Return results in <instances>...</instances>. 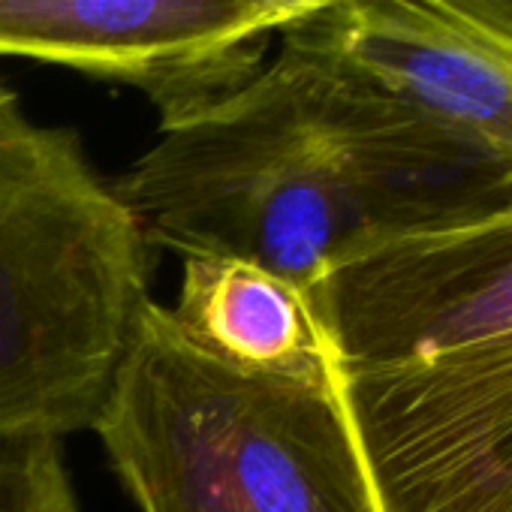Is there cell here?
<instances>
[{
    "mask_svg": "<svg viewBox=\"0 0 512 512\" xmlns=\"http://www.w3.org/2000/svg\"><path fill=\"white\" fill-rule=\"evenodd\" d=\"M112 190L151 247L250 263L305 293L365 244L512 205L485 151L290 31L244 85L160 124Z\"/></svg>",
    "mask_w": 512,
    "mask_h": 512,
    "instance_id": "6da1fadb",
    "label": "cell"
},
{
    "mask_svg": "<svg viewBox=\"0 0 512 512\" xmlns=\"http://www.w3.org/2000/svg\"><path fill=\"white\" fill-rule=\"evenodd\" d=\"M94 431L142 512H383L338 380L232 371L154 299Z\"/></svg>",
    "mask_w": 512,
    "mask_h": 512,
    "instance_id": "7a4b0ae2",
    "label": "cell"
},
{
    "mask_svg": "<svg viewBox=\"0 0 512 512\" xmlns=\"http://www.w3.org/2000/svg\"><path fill=\"white\" fill-rule=\"evenodd\" d=\"M154 247L70 127L0 79V428H94Z\"/></svg>",
    "mask_w": 512,
    "mask_h": 512,
    "instance_id": "3957f363",
    "label": "cell"
},
{
    "mask_svg": "<svg viewBox=\"0 0 512 512\" xmlns=\"http://www.w3.org/2000/svg\"><path fill=\"white\" fill-rule=\"evenodd\" d=\"M383 512H512V338L338 368Z\"/></svg>",
    "mask_w": 512,
    "mask_h": 512,
    "instance_id": "277c9868",
    "label": "cell"
},
{
    "mask_svg": "<svg viewBox=\"0 0 512 512\" xmlns=\"http://www.w3.org/2000/svg\"><path fill=\"white\" fill-rule=\"evenodd\" d=\"M308 299L338 368L512 338V205L365 244L338 260Z\"/></svg>",
    "mask_w": 512,
    "mask_h": 512,
    "instance_id": "5b68a950",
    "label": "cell"
},
{
    "mask_svg": "<svg viewBox=\"0 0 512 512\" xmlns=\"http://www.w3.org/2000/svg\"><path fill=\"white\" fill-rule=\"evenodd\" d=\"M269 37L241 0H0V55L130 85L160 124L244 85Z\"/></svg>",
    "mask_w": 512,
    "mask_h": 512,
    "instance_id": "8992f818",
    "label": "cell"
},
{
    "mask_svg": "<svg viewBox=\"0 0 512 512\" xmlns=\"http://www.w3.org/2000/svg\"><path fill=\"white\" fill-rule=\"evenodd\" d=\"M287 31L416 103L512 178V0H344Z\"/></svg>",
    "mask_w": 512,
    "mask_h": 512,
    "instance_id": "52a82bcc",
    "label": "cell"
},
{
    "mask_svg": "<svg viewBox=\"0 0 512 512\" xmlns=\"http://www.w3.org/2000/svg\"><path fill=\"white\" fill-rule=\"evenodd\" d=\"M169 317L190 347L232 371L338 380L308 293L250 263L184 256V281Z\"/></svg>",
    "mask_w": 512,
    "mask_h": 512,
    "instance_id": "ba28073f",
    "label": "cell"
},
{
    "mask_svg": "<svg viewBox=\"0 0 512 512\" xmlns=\"http://www.w3.org/2000/svg\"><path fill=\"white\" fill-rule=\"evenodd\" d=\"M0 512H79L58 434L0 428Z\"/></svg>",
    "mask_w": 512,
    "mask_h": 512,
    "instance_id": "9c48e42d",
    "label": "cell"
},
{
    "mask_svg": "<svg viewBox=\"0 0 512 512\" xmlns=\"http://www.w3.org/2000/svg\"><path fill=\"white\" fill-rule=\"evenodd\" d=\"M241 4L256 13L272 34H281L293 25H302L308 19H317L335 7H341L344 0H241Z\"/></svg>",
    "mask_w": 512,
    "mask_h": 512,
    "instance_id": "30bf717a",
    "label": "cell"
}]
</instances>
